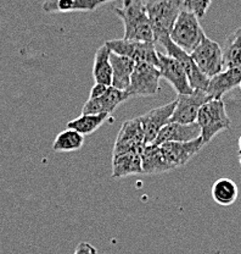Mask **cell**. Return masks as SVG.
Returning a JSON list of instances; mask_svg holds the SVG:
<instances>
[{
  "label": "cell",
  "instance_id": "603a6c76",
  "mask_svg": "<svg viewBox=\"0 0 241 254\" xmlns=\"http://www.w3.org/2000/svg\"><path fill=\"white\" fill-rule=\"evenodd\" d=\"M223 58L226 68L241 66V27L237 28L227 37L223 48Z\"/></svg>",
  "mask_w": 241,
  "mask_h": 254
},
{
  "label": "cell",
  "instance_id": "ba28073f",
  "mask_svg": "<svg viewBox=\"0 0 241 254\" xmlns=\"http://www.w3.org/2000/svg\"><path fill=\"white\" fill-rule=\"evenodd\" d=\"M161 73L157 66L136 64L131 77L128 93L131 97H151L160 91Z\"/></svg>",
  "mask_w": 241,
  "mask_h": 254
},
{
  "label": "cell",
  "instance_id": "52a82bcc",
  "mask_svg": "<svg viewBox=\"0 0 241 254\" xmlns=\"http://www.w3.org/2000/svg\"><path fill=\"white\" fill-rule=\"evenodd\" d=\"M156 46H161L163 49H166L167 55L172 57L173 59H176L177 62L181 64L182 67L184 68L185 73H187L190 87L193 88V91H207L210 78L206 77V76L198 70V67L195 65L194 60L192 59L190 54H188V53H185L184 50L181 49V48L177 47L176 44L171 41L169 37L161 39Z\"/></svg>",
  "mask_w": 241,
  "mask_h": 254
},
{
  "label": "cell",
  "instance_id": "9a60e30c",
  "mask_svg": "<svg viewBox=\"0 0 241 254\" xmlns=\"http://www.w3.org/2000/svg\"><path fill=\"white\" fill-rule=\"evenodd\" d=\"M198 137H201V131L196 123L190 124V125L169 123L161 129L152 145H162L165 143L192 142Z\"/></svg>",
  "mask_w": 241,
  "mask_h": 254
},
{
  "label": "cell",
  "instance_id": "e0dca14e",
  "mask_svg": "<svg viewBox=\"0 0 241 254\" xmlns=\"http://www.w3.org/2000/svg\"><path fill=\"white\" fill-rule=\"evenodd\" d=\"M106 4H108V1H102V0H54V1H46L42 7L43 11L48 14L75 11L91 12Z\"/></svg>",
  "mask_w": 241,
  "mask_h": 254
},
{
  "label": "cell",
  "instance_id": "8fae6325",
  "mask_svg": "<svg viewBox=\"0 0 241 254\" xmlns=\"http://www.w3.org/2000/svg\"><path fill=\"white\" fill-rule=\"evenodd\" d=\"M145 147H146V144H145L143 127L140 125L138 118H134L132 120H127L122 125L115 144H113L112 158L124 154V153L143 150Z\"/></svg>",
  "mask_w": 241,
  "mask_h": 254
},
{
  "label": "cell",
  "instance_id": "484cf974",
  "mask_svg": "<svg viewBox=\"0 0 241 254\" xmlns=\"http://www.w3.org/2000/svg\"><path fill=\"white\" fill-rule=\"evenodd\" d=\"M73 254H97L96 248L93 247L91 243L82 242L77 246L75 253Z\"/></svg>",
  "mask_w": 241,
  "mask_h": 254
},
{
  "label": "cell",
  "instance_id": "277c9868",
  "mask_svg": "<svg viewBox=\"0 0 241 254\" xmlns=\"http://www.w3.org/2000/svg\"><path fill=\"white\" fill-rule=\"evenodd\" d=\"M205 36L206 33L201 27L198 18L187 11H181L172 28L169 38L177 47L188 54H192Z\"/></svg>",
  "mask_w": 241,
  "mask_h": 254
},
{
  "label": "cell",
  "instance_id": "3957f363",
  "mask_svg": "<svg viewBox=\"0 0 241 254\" xmlns=\"http://www.w3.org/2000/svg\"><path fill=\"white\" fill-rule=\"evenodd\" d=\"M201 131V138L205 144L210 143L221 132L226 131L232 125L227 114L223 99H211L202 105L196 120Z\"/></svg>",
  "mask_w": 241,
  "mask_h": 254
},
{
  "label": "cell",
  "instance_id": "cb8c5ba5",
  "mask_svg": "<svg viewBox=\"0 0 241 254\" xmlns=\"http://www.w3.org/2000/svg\"><path fill=\"white\" fill-rule=\"evenodd\" d=\"M84 144V136L75 131V129L66 128L65 131L60 132L55 141L52 143V150L54 152H76L79 150Z\"/></svg>",
  "mask_w": 241,
  "mask_h": 254
},
{
  "label": "cell",
  "instance_id": "5b68a950",
  "mask_svg": "<svg viewBox=\"0 0 241 254\" xmlns=\"http://www.w3.org/2000/svg\"><path fill=\"white\" fill-rule=\"evenodd\" d=\"M198 70L207 78H213L226 70L223 58V48L207 36L190 54Z\"/></svg>",
  "mask_w": 241,
  "mask_h": 254
},
{
  "label": "cell",
  "instance_id": "4316f807",
  "mask_svg": "<svg viewBox=\"0 0 241 254\" xmlns=\"http://www.w3.org/2000/svg\"><path fill=\"white\" fill-rule=\"evenodd\" d=\"M107 86H104V84H99V83H95L94 86L92 87L91 89V94H89V98L94 99V98H99L100 95H102L107 89Z\"/></svg>",
  "mask_w": 241,
  "mask_h": 254
},
{
  "label": "cell",
  "instance_id": "f546056e",
  "mask_svg": "<svg viewBox=\"0 0 241 254\" xmlns=\"http://www.w3.org/2000/svg\"><path fill=\"white\" fill-rule=\"evenodd\" d=\"M239 88H240V91H241V83H240V86H239Z\"/></svg>",
  "mask_w": 241,
  "mask_h": 254
},
{
  "label": "cell",
  "instance_id": "30bf717a",
  "mask_svg": "<svg viewBox=\"0 0 241 254\" xmlns=\"http://www.w3.org/2000/svg\"><path fill=\"white\" fill-rule=\"evenodd\" d=\"M205 143L202 138L194 139L192 142H184V143H165L162 145H158L162 154L165 163L167 165L168 171L174 170L177 168L184 166L185 164L200 152L203 148Z\"/></svg>",
  "mask_w": 241,
  "mask_h": 254
},
{
  "label": "cell",
  "instance_id": "5bb4252c",
  "mask_svg": "<svg viewBox=\"0 0 241 254\" xmlns=\"http://www.w3.org/2000/svg\"><path fill=\"white\" fill-rule=\"evenodd\" d=\"M132 98L128 92L118 91V89L113 88L112 86L108 87L106 92L99 98H89L83 105L82 114H87V115H100V114H106V115H111L118 105L124 103Z\"/></svg>",
  "mask_w": 241,
  "mask_h": 254
},
{
  "label": "cell",
  "instance_id": "f1b7e54d",
  "mask_svg": "<svg viewBox=\"0 0 241 254\" xmlns=\"http://www.w3.org/2000/svg\"><path fill=\"white\" fill-rule=\"evenodd\" d=\"M239 164L241 165V153L239 154Z\"/></svg>",
  "mask_w": 241,
  "mask_h": 254
},
{
  "label": "cell",
  "instance_id": "6da1fadb",
  "mask_svg": "<svg viewBox=\"0 0 241 254\" xmlns=\"http://www.w3.org/2000/svg\"><path fill=\"white\" fill-rule=\"evenodd\" d=\"M115 14L123 21L126 41L155 43L150 18L144 0H124L120 6L113 7Z\"/></svg>",
  "mask_w": 241,
  "mask_h": 254
},
{
  "label": "cell",
  "instance_id": "7c38bea8",
  "mask_svg": "<svg viewBox=\"0 0 241 254\" xmlns=\"http://www.w3.org/2000/svg\"><path fill=\"white\" fill-rule=\"evenodd\" d=\"M176 105L177 102L174 100V102L168 103L162 107L147 111L144 115L138 118L140 125L143 127V132H144L145 144H152L161 129L171 123V118L173 115L174 109H176Z\"/></svg>",
  "mask_w": 241,
  "mask_h": 254
},
{
  "label": "cell",
  "instance_id": "ac0fdd59",
  "mask_svg": "<svg viewBox=\"0 0 241 254\" xmlns=\"http://www.w3.org/2000/svg\"><path fill=\"white\" fill-rule=\"evenodd\" d=\"M110 63L112 67V84L113 88L118 91L127 92L131 84V77L133 73L136 63L132 62L131 59L126 57L111 53L110 54Z\"/></svg>",
  "mask_w": 241,
  "mask_h": 254
},
{
  "label": "cell",
  "instance_id": "4fadbf2b",
  "mask_svg": "<svg viewBox=\"0 0 241 254\" xmlns=\"http://www.w3.org/2000/svg\"><path fill=\"white\" fill-rule=\"evenodd\" d=\"M157 68L160 70L161 77L165 78L173 87L177 94H190L193 88L190 87L189 79L182 65L169 55L163 53H157Z\"/></svg>",
  "mask_w": 241,
  "mask_h": 254
},
{
  "label": "cell",
  "instance_id": "9c48e42d",
  "mask_svg": "<svg viewBox=\"0 0 241 254\" xmlns=\"http://www.w3.org/2000/svg\"><path fill=\"white\" fill-rule=\"evenodd\" d=\"M212 98L203 91H194L190 94L177 95V105L173 115L171 118V123L190 125L195 124L197 120L198 111L202 105L210 102Z\"/></svg>",
  "mask_w": 241,
  "mask_h": 254
},
{
  "label": "cell",
  "instance_id": "2e32d148",
  "mask_svg": "<svg viewBox=\"0 0 241 254\" xmlns=\"http://www.w3.org/2000/svg\"><path fill=\"white\" fill-rule=\"evenodd\" d=\"M241 83V66L226 68L223 72L210 79L207 93L212 99H222L224 94L239 87Z\"/></svg>",
  "mask_w": 241,
  "mask_h": 254
},
{
  "label": "cell",
  "instance_id": "7a4b0ae2",
  "mask_svg": "<svg viewBox=\"0 0 241 254\" xmlns=\"http://www.w3.org/2000/svg\"><path fill=\"white\" fill-rule=\"evenodd\" d=\"M146 11L149 15L153 33L155 46L161 39L169 37L177 17L181 14V0H155L146 1Z\"/></svg>",
  "mask_w": 241,
  "mask_h": 254
},
{
  "label": "cell",
  "instance_id": "7402d4cb",
  "mask_svg": "<svg viewBox=\"0 0 241 254\" xmlns=\"http://www.w3.org/2000/svg\"><path fill=\"white\" fill-rule=\"evenodd\" d=\"M108 118H110V115H106V114H100V115H87V114H82L78 118L68 121L67 128L75 129L78 133H81L82 136H87V134H92L99 127H101L102 124Z\"/></svg>",
  "mask_w": 241,
  "mask_h": 254
},
{
  "label": "cell",
  "instance_id": "83f0119b",
  "mask_svg": "<svg viewBox=\"0 0 241 254\" xmlns=\"http://www.w3.org/2000/svg\"><path fill=\"white\" fill-rule=\"evenodd\" d=\"M238 145H239V149H240V153H241V136L239 137V141H238Z\"/></svg>",
  "mask_w": 241,
  "mask_h": 254
},
{
  "label": "cell",
  "instance_id": "44dd1931",
  "mask_svg": "<svg viewBox=\"0 0 241 254\" xmlns=\"http://www.w3.org/2000/svg\"><path fill=\"white\" fill-rule=\"evenodd\" d=\"M212 198L218 205L228 206L235 203L239 195L238 185L228 177H222L217 180L211 190Z\"/></svg>",
  "mask_w": 241,
  "mask_h": 254
},
{
  "label": "cell",
  "instance_id": "d6986e66",
  "mask_svg": "<svg viewBox=\"0 0 241 254\" xmlns=\"http://www.w3.org/2000/svg\"><path fill=\"white\" fill-rule=\"evenodd\" d=\"M142 152L124 153L112 158V177L121 179V177L131 176V175L143 174L142 166Z\"/></svg>",
  "mask_w": 241,
  "mask_h": 254
},
{
  "label": "cell",
  "instance_id": "d4e9b609",
  "mask_svg": "<svg viewBox=\"0 0 241 254\" xmlns=\"http://www.w3.org/2000/svg\"><path fill=\"white\" fill-rule=\"evenodd\" d=\"M212 1H203V0H181V10L189 14L195 15L197 18L203 17L208 11Z\"/></svg>",
  "mask_w": 241,
  "mask_h": 254
},
{
  "label": "cell",
  "instance_id": "8992f818",
  "mask_svg": "<svg viewBox=\"0 0 241 254\" xmlns=\"http://www.w3.org/2000/svg\"><path fill=\"white\" fill-rule=\"evenodd\" d=\"M111 53L126 57L136 64H149L157 66V48L155 43L126 41V39H111L105 43Z\"/></svg>",
  "mask_w": 241,
  "mask_h": 254
},
{
  "label": "cell",
  "instance_id": "ffe728a7",
  "mask_svg": "<svg viewBox=\"0 0 241 254\" xmlns=\"http://www.w3.org/2000/svg\"><path fill=\"white\" fill-rule=\"evenodd\" d=\"M110 49L105 44L95 53L94 65H93V77H94L95 83L104 84L107 87L112 84V67L110 63Z\"/></svg>",
  "mask_w": 241,
  "mask_h": 254
}]
</instances>
